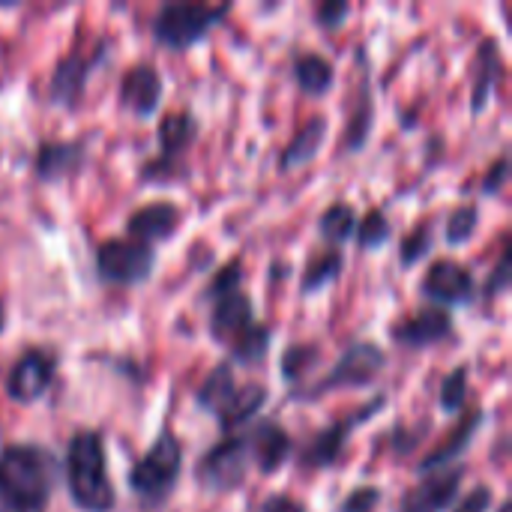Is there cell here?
Returning a JSON list of instances; mask_svg holds the SVG:
<instances>
[{
    "label": "cell",
    "instance_id": "1",
    "mask_svg": "<svg viewBox=\"0 0 512 512\" xmlns=\"http://www.w3.org/2000/svg\"><path fill=\"white\" fill-rule=\"evenodd\" d=\"M60 480L57 456L39 444H9L0 453V510L45 512Z\"/></svg>",
    "mask_w": 512,
    "mask_h": 512
},
{
    "label": "cell",
    "instance_id": "2",
    "mask_svg": "<svg viewBox=\"0 0 512 512\" xmlns=\"http://www.w3.org/2000/svg\"><path fill=\"white\" fill-rule=\"evenodd\" d=\"M66 489L81 512H111L117 507V492L108 477L105 441L96 429H78L66 447Z\"/></svg>",
    "mask_w": 512,
    "mask_h": 512
},
{
    "label": "cell",
    "instance_id": "3",
    "mask_svg": "<svg viewBox=\"0 0 512 512\" xmlns=\"http://www.w3.org/2000/svg\"><path fill=\"white\" fill-rule=\"evenodd\" d=\"M210 303V336L225 345L237 363H261L270 351V327L255 318L252 297L234 288Z\"/></svg>",
    "mask_w": 512,
    "mask_h": 512
},
{
    "label": "cell",
    "instance_id": "4",
    "mask_svg": "<svg viewBox=\"0 0 512 512\" xmlns=\"http://www.w3.org/2000/svg\"><path fill=\"white\" fill-rule=\"evenodd\" d=\"M231 12V6L219 3H195V0H171L162 3L159 12L150 21V33L156 42L174 48V51H186L195 42H201L225 15Z\"/></svg>",
    "mask_w": 512,
    "mask_h": 512
},
{
    "label": "cell",
    "instance_id": "5",
    "mask_svg": "<svg viewBox=\"0 0 512 512\" xmlns=\"http://www.w3.org/2000/svg\"><path fill=\"white\" fill-rule=\"evenodd\" d=\"M183 471V444L174 438V432H159V438L147 447V453L132 465L129 486L132 492L147 504H162Z\"/></svg>",
    "mask_w": 512,
    "mask_h": 512
},
{
    "label": "cell",
    "instance_id": "6",
    "mask_svg": "<svg viewBox=\"0 0 512 512\" xmlns=\"http://www.w3.org/2000/svg\"><path fill=\"white\" fill-rule=\"evenodd\" d=\"M156 264L153 246L132 237H111L96 249V273L108 285H141Z\"/></svg>",
    "mask_w": 512,
    "mask_h": 512
},
{
    "label": "cell",
    "instance_id": "7",
    "mask_svg": "<svg viewBox=\"0 0 512 512\" xmlns=\"http://www.w3.org/2000/svg\"><path fill=\"white\" fill-rule=\"evenodd\" d=\"M252 468V453L246 435H225L210 453L198 462L195 480L207 492H234L243 486Z\"/></svg>",
    "mask_w": 512,
    "mask_h": 512
},
{
    "label": "cell",
    "instance_id": "8",
    "mask_svg": "<svg viewBox=\"0 0 512 512\" xmlns=\"http://www.w3.org/2000/svg\"><path fill=\"white\" fill-rule=\"evenodd\" d=\"M198 138V120L192 111H171L159 120V156L144 165V180H177L186 177L183 156L189 153L192 141Z\"/></svg>",
    "mask_w": 512,
    "mask_h": 512
},
{
    "label": "cell",
    "instance_id": "9",
    "mask_svg": "<svg viewBox=\"0 0 512 512\" xmlns=\"http://www.w3.org/2000/svg\"><path fill=\"white\" fill-rule=\"evenodd\" d=\"M384 366H387V354L375 342H354V345L345 348V354L336 360V366L327 372V378L309 390V399L327 396L333 390L366 387L381 375Z\"/></svg>",
    "mask_w": 512,
    "mask_h": 512
},
{
    "label": "cell",
    "instance_id": "10",
    "mask_svg": "<svg viewBox=\"0 0 512 512\" xmlns=\"http://www.w3.org/2000/svg\"><path fill=\"white\" fill-rule=\"evenodd\" d=\"M384 405H387V399H384V396H375L372 402L360 405L354 414H348V417L336 420L333 426H327L324 432H318V435L303 447L300 462H303L306 468H330V465H336V462L342 459V450H345L351 432H354L360 423L372 420Z\"/></svg>",
    "mask_w": 512,
    "mask_h": 512
},
{
    "label": "cell",
    "instance_id": "11",
    "mask_svg": "<svg viewBox=\"0 0 512 512\" xmlns=\"http://www.w3.org/2000/svg\"><path fill=\"white\" fill-rule=\"evenodd\" d=\"M54 372H57V357L45 348H30L9 369L6 384H3L6 396L18 405H33L36 399L48 393Z\"/></svg>",
    "mask_w": 512,
    "mask_h": 512
},
{
    "label": "cell",
    "instance_id": "12",
    "mask_svg": "<svg viewBox=\"0 0 512 512\" xmlns=\"http://www.w3.org/2000/svg\"><path fill=\"white\" fill-rule=\"evenodd\" d=\"M474 291H477L474 273L453 258H438L423 276V294L429 300H435L441 309L468 303L474 297Z\"/></svg>",
    "mask_w": 512,
    "mask_h": 512
},
{
    "label": "cell",
    "instance_id": "13",
    "mask_svg": "<svg viewBox=\"0 0 512 512\" xmlns=\"http://www.w3.org/2000/svg\"><path fill=\"white\" fill-rule=\"evenodd\" d=\"M165 81L153 63H135L120 78V102L138 117H153L159 111Z\"/></svg>",
    "mask_w": 512,
    "mask_h": 512
},
{
    "label": "cell",
    "instance_id": "14",
    "mask_svg": "<svg viewBox=\"0 0 512 512\" xmlns=\"http://www.w3.org/2000/svg\"><path fill=\"white\" fill-rule=\"evenodd\" d=\"M453 333V315L441 306L420 309L390 327V336L405 348H429Z\"/></svg>",
    "mask_w": 512,
    "mask_h": 512
},
{
    "label": "cell",
    "instance_id": "15",
    "mask_svg": "<svg viewBox=\"0 0 512 512\" xmlns=\"http://www.w3.org/2000/svg\"><path fill=\"white\" fill-rule=\"evenodd\" d=\"M462 480H465V468L462 465H456L450 471L432 474L429 480H423L420 486H414L402 498L399 512H444L459 498Z\"/></svg>",
    "mask_w": 512,
    "mask_h": 512
},
{
    "label": "cell",
    "instance_id": "16",
    "mask_svg": "<svg viewBox=\"0 0 512 512\" xmlns=\"http://www.w3.org/2000/svg\"><path fill=\"white\" fill-rule=\"evenodd\" d=\"M183 222V210L171 201H150L144 207H138L129 219H126V231L132 240H141L147 246L168 240Z\"/></svg>",
    "mask_w": 512,
    "mask_h": 512
},
{
    "label": "cell",
    "instance_id": "17",
    "mask_svg": "<svg viewBox=\"0 0 512 512\" xmlns=\"http://www.w3.org/2000/svg\"><path fill=\"white\" fill-rule=\"evenodd\" d=\"M246 441H249L252 465L261 474H276L291 459V450H294L291 435L279 423H273V420H264L255 429H249L246 432Z\"/></svg>",
    "mask_w": 512,
    "mask_h": 512
},
{
    "label": "cell",
    "instance_id": "18",
    "mask_svg": "<svg viewBox=\"0 0 512 512\" xmlns=\"http://www.w3.org/2000/svg\"><path fill=\"white\" fill-rule=\"evenodd\" d=\"M99 51L93 57L81 54V51H72L66 57L57 60L54 72H51V102L63 105V108H75L84 96V87H87V78H90V69L96 63Z\"/></svg>",
    "mask_w": 512,
    "mask_h": 512
},
{
    "label": "cell",
    "instance_id": "19",
    "mask_svg": "<svg viewBox=\"0 0 512 512\" xmlns=\"http://www.w3.org/2000/svg\"><path fill=\"white\" fill-rule=\"evenodd\" d=\"M483 420H486V414H483L480 408L468 411V414L456 423V429H453L438 447H432V450L426 453V459L420 462V471H423V474H432V471L438 474V471H444L450 462H456L459 456H465V450H468L471 441L477 438Z\"/></svg>",
    "mask_w": 512,
    "mask_h": 512
},
{
    "label": "cell",
    "instance_id": "20",
    "mask_svg": "<svg viewBox=\"0 0 512 512\" xmlns=\"http://www.w3.org/2000/svg\"><path fill=\"white\" fill-rule=\"evenodd\" d=\"M87 156V144L81 138L72 141H42L36 150V162L33 171L39 180H63L69 174H75L84 165Z\"/></svg>",
    "mask_w": 512,
    "mask_h": 512
},
{
    "label": "cell",
    "instance_id": "21",
    "mask_svg": "<svg viewBox=\"0 0 512 512\" xmlns=\"http://www.w3.org/2000/svg\"><path fill=\"white\" fill-rule=\"evenodd\" d=\"M501 72H504L501 48L489 36V39L480 42V51H477V75H474V90H471V114H483L486 111V105L492 102L495 87L501 81Z\"/></svg>",
    "mask_w": 512,
    "mask_h": 512
},
{
    "label": "cell",
    "instance_id": "22",
    "mask_svg": "<svg viewBox=\"0 0 512 512\" xmlns=\"http://www.w3.org/2000/svg\"><path fill=\"white\" fill-rule=\"evenodd\" d=\"M327 129H330V123H327L324 114L309 117V120L294 132V138L285 144V150H282V156H279V168H282V171H291V168H300V165L312 162V159L321 153V147H324Z\"/></svg>",
    "mask_w": 512,
    "mask_h": 512
},
{
    "label": "cell",
    "instance_id": "23",
    "mask_svg": "<svg viewBox=\"0 0 512 512\" xmlns=\"http://www.w3.org/2000/svg\"><path fill=\"white\" fill-rule=\"evenodd\" d=\"M372 123H375L372 78H369V72H363L360 75V90H357V99H354V108H351V117H348V126H345V138H342L348 153H360L366 147Z\"/></svg>",
    "mask_w": 512,
    "mask_h": 512
},
{
    "label": "cell",
    "instance_id": "24",
    "mask_svg": "<svg viewBox=\"0 0 512 512\" xmlns=\"http://www.w3.org/2000/svg\"><path fill=\"white\" fill-rule=\"evenodd\" d=\"M237 378H234V366L228 363V360H222L219 366H213L210 369V375L201 381V387H198V393H195V402L204 408V411H210L213 417H219L222 411H225V405L234 399V393H237Z\"/></svg>",
    "mask_w": 512,
    "mask_h": 512
},
{
    "label": "cell",
    "instance_id": "25",
    "mask_svg": "<svg viewBox=\"0 0 512 512\" xmlns=\"http://www.w3.org/2000/svg\"><path fill=\"white\" fill-rule=\"evenodd\" d=\"M264 402H267V390L261 387V384H246V387H237V393H234V399L225 405V411L216 417L219 420V426H222V432H228V435H234L240 426H246L261 408H264Z\"/></svg>",
    "mask_w": 512,
    "mask_h": 512
},
{
    "label": "cell",
    "instance_id": "26",
    "mask_svg": "<svg viewBox=\"0 0 512 512\" xmlns=\"http://www.w3.org/2000/svg\"><path fill=\"white\" fill-rule=\"evenodd\" d=\"M294 81L300 84V90H306L312 96H324L336 81V69L327 57H321L315 51H303L294 60Z\"/></svg>",
    "mask_w": 512,
    "mask_h": 512
},
{
    "label": "cell",
    "instance_id": "27",
    "mask_svg": "<svg viewBox=\"0 0 512 512\" xmlns=\"http://www.w3.org/2000/svg\"><path fill=\"white\" fill-rule=\"evenodd\" d=\"M318 231H321V237H324L327 243H333V246L351 240V234L357 231V210H354V204H348V201L330 204V207L321 213Z\"/></svg>",
    "mask_w": 512,
    "mask_h": 512
},
{
    "label": "cell",
    "instance_id": "28",
    "mask_svg": "<svg viewBox=\"0 0 512 512\" xmlns=\"http://www.w3.org/2000/svg\"><path fill=\"white\" fill-rule=\"evenodd\" d=\"M342 267H345L342 252H339V249H327V252H321V255H315V258L309 261L300 288H303L306 294H315V291L327 288L330 282H336L339 273H342Z\"/></svg>",
    "mask_w": 512,
    "mask_h": 512
},
{
    "label": "cell",
    "instance_id": "29",
    "mask_svg": "<svg viewBox=\"0 0 512 512\" xmlns=\"http://www.w3.org/2000/svg\"><path fill=\"white\" fill-rule=\"evenodd\" d=\"M318 357H321V348L315 342H297V345L285 348V354H282V375L288 381H300L318 363Z\"/></svg>",
    "mask_w": 512,
    "mask_h": 512
},
{
    "label": "cell",
    "instance_id": "30",
    "mask_svg": "<svg viewBox=\"0 0 512 512\" xmlns=\"http://www.w3.org/2000/svg\"><path fill=\"white\" fill-rule=\"evenodd\" d=\"M477 225H480V207L477 204H462V207H456L453 213H450V219H447V243H453V246H462V243H468L471 237H474V231H477Z\"/></svg>",
    "mask_w": 512,
    "mask_h": 512
},
{
    "label": "cell",
    "instance_id": "31",
    "mask_svg": "<svg viewBox=\"0 0 512 512\" xmlns=\"http://www.w3.org/2000/svg\"><path fill=\"white\" fill-rule=\"evenodd\" d=\"M357 243H360V249H381L387 240H390V234H393V228H390V222H387V216H384V210H369L366 216H363V222L357 225Z\"/></svg>",
    "mask_w": 512,
    "mask_h": 512
},
{
    "label": "cell",
    "instance_id": "32",
    "mask_svg": "<svg viewBox=\"0 0 512 512\" xmlns=\"http://www.w3.org/2000/svg\"><path fill=\"white\" fill-rule=\"evenodd\" d=\"M435 246V234H432V222H420L417 228H411L402 240V249H399V258H402V267H411L417 261H423L429 255V249Z\"/></svg>",
    "mask_w": 512,
    "mask_h": 512
},
{
    "label": "cell",
    "instance_id": "33",
    "mask_svg": "<svg viewBox=\"0 0 512 512\" xmlns=\"http://www.w3.org/2000/svg\"><path fill=\"white\" fill-rule=\"evenodd\" d=\"M468 378H471V369L468 366H456L444 381H441V408L444 411H462L465 405V396H468Z\"/></svg>",
    "mask_w": 512,
    "mask_h": 512
},
{
    "label": "cell",
    "instance_id": "34",
    "mask_svg": "<svg viewBox=\"0 0 512 512\" xmlns=\"http://www.w3.org/2000/svg\"><path fill=\"white\" fill-rule=\"evenodd\" d=\"M510 270H512V243L510 237L504 240V252H501V261H498V267L492 270V276L486 279V297L492 300V297H498V294H504L507 288H510Z\"/></svg>",
    "mask_w": 512,
    "mask_h": 512
},
{
    "label": "cell",
    "instance_id": "35",
    "mask_svg": "<svg viewBox=\"0 0 512 512\" xmlns=\"http://www.w3.org/2000/svg\"><path fill=\"white\" fill-rule=\"evenodd\" d=\"M240 282H243V267H240V261H231V264H225L216 276H213V282L207 285V300H213V297H219V294H225V291H234V288H240Z\"/></svg>",
    "mask_w": 512,
    "mask_h": 512
},
{
    "label": "cell",
    "instance_id": "36",
    "mask_svg": "<svg viewBox=\"0 0 512 512\" xmlns=\"http://www.w3.org/2000/svg\"><path fill=\"white\" fill-rule=\"evenodd\" d=\"M378 504H381V489H375V486H360V489H354V492L342 501L339 512H372Z\"/></svg>",
    "mask_w": 512,
    "mask_h": 512
},
{
    "label": "cell",
    "instance_id": "37",
    "mask_svg": "<svg viewBox=\"0 0 512 512\" xmlns=\"http://www.w3.org/2000/svg\"><path fill=\"white\" fill-rule=\"evenodd\" d=\"M351 15V6L345 0H327L315 9L318 24H324L327 30H336L339 24H345V18Z\"/></svg>",
    "mask_w": 512,
    "mask_h": 512
},
{
    "label": "cell",
    "instance_id": "38",
    "mask_svg": "<svg viewBox=\"0 0 512 512\" xmlns=\"http://www.w3.org/2000/svg\"><path fill=\"white\" fill-rule=\"evenodd\" d=\"M492 501H495L492 489H489V486H477L474 492H468V495L456 504V512H489Z\"/></svg>",
    "mask_w": 512,
    "mask_h": 512
},
{
    "label": "cell",
    "instance_id": "39",
    "mask_svg": "<svg viewBox=\"0 0 512 512\" xmlns=\"http://www.w3.org/2000/svg\"><path fill=\"white\" fill-rule=\"evenodd\" d=\"M507 177H510V159L501 156V159L489 168V174L483 177V192H486V195H498V192L504 189Z\"/></svg>",
    "mask_w": 512,
    "mask_h": 512
},
{
    "label": "cell",
    "instance_id": "40",
    "mask_svg": "<svg viewBox=\"0 0 512 512\" xmlns=\"http://www.w3.org/2000/svg\"><path fill=\"white\" fill-rule=\"evenodd\" d=\"M261 512H309V510H306V504H303V501H297V498H291V495H273V498H267V501H264Z\"/></svg>",
    "mask_w": 512,
    "mask_h": 512
},
{
    "label": "cell",
    "instance_id": "41",
    "mask_svg": "<svg viewBox=\"0 0 512 512\" xmlns=\"http://www.w3.org/2000/svg\"><path fill=\"white\" fill-rule=\"evenodd\" d=\"M3 324H6V312H3V300H0V330H3Z\"/></svg>",
    "mask_w": 512,
    "mask_h": 512
},
{
    "label": "cell",
    "instance_id": "42",
    "mask_svg": "<svg viewBox=\"0 0 512 512\" xmlns=\"http://www.w3.org/2000/svg\"><path fill=\"white\" fill-rule=\"evenodd\" d=\"M510 507H512L510 501H504V504H501V507H498V512H510Z\"/></svg>",
    "mask_w": 512,
    "mask_h": 512
}]
</instances>
